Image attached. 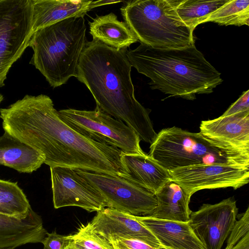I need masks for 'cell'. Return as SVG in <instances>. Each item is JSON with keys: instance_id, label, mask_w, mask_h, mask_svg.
<instances>
[{"instance_id": "obj_21", "label": "cell", "mask_w": 249, "mask_h": 249, "mask_svg": "<svg viewBox=\"0 0 249 249\" xmlns=\"http://www.w3.org/2000/svg\"><path fill=\"white\" fill-rule=\"evenodd\" d=\"M89 27L93 40L115 49H126L139 41L127 24L119 21L113 13L97 16L92 21L89 22Z\"/></svg>"}, {"instance_id": "obj_32", "label": "cell", "mask_w": 249, "mask_h": 249, "mask_svg": "<svg viewBox=\"0 0 249 249\" xmlns=\"http://www.w3.org/2000/svg\"></svg>"}, {"instance_id": "obj_14", "label": "cell", "mask_w": 249, "mask_h": 249, "mask_svg": "<svg viewBox=\"0 0 249 249\" xmlns=\"http://www.w3.org/2000/svg\"><path fill=\"white\" fill-rule=\"evenodd\" d=\"M33 8V33L73 17H84L89 11L103 5L115 4L113 0H31Z\"/></svg>"}, {"instance_id": "obj_27", "label": "cell", "mask_w": 249, "mask_h": 249, "mask_svg": "<svg viewBox=\"0 0 249 249\" xmlns=\"http://www.w3.org/2000/svg\"><path fill=\"white\" fill-rule=\"evenodd\" d=\"M44 249H65L70 243V236L59 234L55 231L47 232L41 242Z\"/></svg>"}, {"instance_id": "obj_17", "label": "cell", "mask_w": 249, "mask_h": 249, "mask_svg": "<svg viewBox=\"0 0 249 249\" xmlns=\"http://www.w3.org/2000/svg\"><path fill=\"white\" fill-rule=\"evenodd\" d=\"M165 249H204L188 222L174 221L149 216H135Z\"/></svg>"}, {"instance_id": "obj_2", "label": "cell", "mask_w": 249, "mask_h": 249, "mask_svg": "<svg viewBox=\"0 0 249 249\" xmlns=\"http://www.w3.org/2000/svg\"><path fill=\"white\" fill-rule=\"evenodd\" d=\"M126 49H117L96 40L87 41L77 68V78L90 91L102 111L132 128L150 144L157 133L148 109L136 99L132 66Z\"/></svg>"}, {"instance_id": "obj_9", "label": "cell", "mask_w": 249, "mask_h": 249, "mask_svg": "<svg viewBox=\"0 0 249 249\" xmlns=\"http://www.w3.org/2000/svg\"><path fill=\"white\" fill-rule=\"evenodd\" d=\"M76 169L104 198L107 207L134 216L152 214L157 206L153 193L124 177Z\"/></svg>"}, {"instance_id": "obj_31", "label": "cell", "mask_w": 249, "mask_h": 249, "mask_svg": "<svg viewBox=\"0 0 249 249\" xmlns=\"http://www.w3.org/2000/svg\"><path fill=\"white\" fill-rule=\"evenodd\" d=\"M65 249H74V248H73L71 245H69Z\"/></svg>"}, {"instance_id": "obj_11", "label": "cell", "mask_w": 249, "mask_h": 249, "mask_svg": "<svg viewBox=\"0 0 249 249\" xmlns=\"http://www.w3.org/2000/svg\"><path fill=\"white\" fill-rule=\"evenodd\" d=\"M233 197L214 204H203L191 212L188 223L204 249H221L228 237L238 213Z\"/></svg>"}, {"instance_id": "obj_8", "label": "cell", "mask_w": 249, "mask_h": 249, "mask_svg": "<svg viewBox=\"0 0 249 249\" xmlns=\"http://www.w3.org/2000/svg\"><path fill=\"white\" fill-rule=\"evenodd\" d=\"M31 0H0V87L33 34Z\"/></svg>"}, {"instance_id": "obj_5", "label": "cell", "mask_w": 249, "mask_h": 249, "mask_svg": "<svg viewBox=\"0 0 249 249\" xmlns=\"http://www.w3.org/2000/svg\"><path fill=\"white\" fill-rule=\"evenodd\" d=\"M148 155L168 171L201 164L249 167V152L240 151L177 126L164 128L150 144Z\"/></svg>"}, {"instance_id": "obj_19", "label": "cell", "mask_w": 249, "mask_h": 249, "mask_svg": "<svg viewBox=\"0 0 249 249\" xmlns=\"http://www.w3.org/2000/svg\"><path fill=\"white\" fill-rule=\"evenodd\" d=\"M44 161L40 152L6 132L0 137V165L20 173H32Z\"/></svg>"}, {"instance_id": "obj_10", "label": "cell", "mask_w": 249, "mask_h": 249, "mask_svg": "<svg viewBox=\"0 0 249 249\" xmlns=\"http://www.w3.org/2000/svg\"><path fill=\"white\" fill-rule=\"evenodd\" d=\"M171 180L191 196L201 190L231 187L236 190L249 182V167L221 164L189 166L168 171Z\"/></svg>"}, {"instance_id": "obj_16", "label": "cell", "mask_w": 249, "mask_h": 249, "mask_svg": "<svg viewBox=\"0 0 249 249\" xmlns=\"http://www.w3.org/2000/svg\"><path fill=\"white\" fill-rule=\"evenodd\" d=\"M47 232L41 216L32 209L24 218L0 214V249L41 243Z\"/></svg>"}, {"instance_id": "obj_12", "label": "cell", "mask_w": 249, "mask_h": 249, "mask_svg": "<svg viewBox=\"0 0 249 249\" xmlns=\"http://www.w3.org/2000/svg\"><path fill=\"white\" fill-rule=\"evenodd\" d=\"M53 206H76L89 212L107 207L102 195L75 168L50 167Z\"/></svg>"}, {"instance_id": "obj_20", "label": "cell", "mask_w": 249, "mask_h": 249, "mask_svg": "<svg viewBox=\"0 0 249 249\" xmlns=\"http://www.w3.org/2000/svg\"><path fill=\"white\" fill-rule=\"evenodd\" d=\"M155 195L157 206L147 216L174 221H189L192 212L189 207L191 196L180 185L170 180Z\"/></svg>"}, {"instance_id": "obj_24", "label": "cell", "mask_w": 249, "mask_h": 249, "mask_svg": "<svg viewBox=\"0 0 249 249\" xmlns=\"http://www.w3.org/2000/svg\"><path fill=\"white\" fill-rule=\"evenodd\" d=\"M213 22L222 25H249V0H229L211 14L203 23Z\"/></svg>"}, {"instance_id": "obj_28", "label": "cell", "mask_w": 249, "mask_h": 249, "mask_svg": "<svg viewBox=\"0 0 249 249\" xmlns=\"http://www.w3.org/2000/svg\"><path fill=\"white\" fill-rule=\"evenodd\" d=\"M249 111V90L244 91L240 97L221 115L229 116Z\"/></svg>"}, {"instance_id": "obj_22", "label": "cell", "mask_w": 249, "mask_h": 249, "mask_svg": "<svg viewBox=\"0 0 249 249\" xmlns=\"http://www.w3.org/2000/svg\"><path fill=\"white\" fill-rule=\"evenodd\" d=\"M31 209L26 196L17 182L0 179V214L24 218Z\"/></svg>"}, {"instance_id": "obj_26", "label": "cell", "mask_w": 249, "mask_h": 249, "mask_svg": "<svg viewBox=\"0 0 249 249\" xmlns=\"http://www.w3.org/2000/svg\"><path fill=\"white\" fill-rule=\"evenodd\" d=\"M107 241L110 243L113 249H165L156 248L133 238L115 237Z\"/></svg>"}, {"instance_id": "obj_15", "label": "cell", "mask_w": 249, "mask_h": 249, "mask_svg": "<svg viewBox=\"0 0 249 249\" xmlns=\"http://www.w3.org/2000/svg\"><path fill=\"white\" fill-rule=\"evenodd\" d=\"M199 129L208 139L249 152V111L202 121Z\"/></svg>"}, {"instance_id": "obj_23", "label": "cell", "mask_w": 249, "mask_h": 249, "mask_svg": "<svg viewBox=\"0 0 249 249\" xmlns=\"http://www.w3.org/2000/svg\"><path fill=\"white\" fill-rule=\"evenodd\" d=\"M229 0H180L177 12L181 20L193 32L196 27Z\"/></svg>"}, {"instance_id": "obj_3", "label": "cell", "mask_w": 249, "mask_h": 249, "mask_svg": "<svg viewBox=\"0 0 249 249\" xmlns=\"http://www.w3.org/2000/svg\"><path fill=\"white\" fill-rule=\"evenodd\" d=\"M137 71L151 80L152 89L194 100L196 94H209L221 84V73L195 45L181 49H158L141 43L126 51Z\"/></svg>"}, {"instance_id": "obj_13", "label": "cell", "mask_w": 249, "mask_h": 249, "mask_svg": "<svg viewBox=\"0 0 249 249\" xmlns=\"http://www.w3.org/2000/svg\"><path fill=\"white\" fill-rule=\"evenodd\" d=\"M92 230L103 238H133L156 248L162 247L154 235L140 223L135 216L106 207L97 212L89 222Z\"/></svg>"}, {"instance_id": "obj_4", "label": "cell", "mask_w": 249, "mask_h": 249, "mask_svg": "<svg viewBox=\"0 0 249 249\" xmlns=\"http://www.w3.org/2000/svg\"><path fill=\"white\" fill-rule=\"evenodd\" d=\"M84 17L67 18L34 32L28 47L34 65L53 88L77 77V68L86 43Z\"/></svg>"}, {"instance_id": "obj_30", "label": "cell", "mask_w": 249, "mask_h": 249, "mask_svg": "<svg viewBox=\"0 0 249 249\" xmlns=\"http://www.w3.org/2000/svg\"><path fill=\"white\" fill-rule=\"evenodd\" d=\"M4 99L3 95L0 93V105Z\"/></svg>"}, {"instance_id": "obj_29", "label": "cell", "mask_w": 249, "mask_h": 249, "mask_svg": "<svg viewBox=\"0 0 249 249\" xmlns=\"http://www.w3.org/2000/svg\"><path fill=\"white\" fill-rule=\"evenodd\" d=\"M230 249H249V234L245 236Z\"/></svg>"}, {"instance_id": "obj_25", "label": "cell", "mask_w": 249, "mask_h": 249, "mask_svg": "<svg viewBox=\"0 0 249 249\" xmlns=\"http://www.w3.org/2000/svg\"><path fill=\"white\" fill-rule=\"evenodd\" d=\"M69 236L70 245L74 249H113L108 241L92 230L89 222L82 224L74 234Z\"/></svg>"}, {"instance_id": "obj_7", "label": "cell", "mask_w": 249, "mask_h": 249, "mask_svg": "<svg viewBox=\"0 0 249 249\" xmlns=\"http://www.w3.org/2000/svg\"><path fill=\"white\" fill-rule=\"evenodd\" d=\"M61 119L72 129L92 140L115 146L122 152L145 154L136 132L123 122L102 111L72 108L58 111Z\"/></svg>"}, {"instance_id": "obj_18", "label": "cell", "mask_w": 249, "mask_h": 249, "mask_svg": "<svg viewBox=\"0 0 249 249\" xmlns=\"http://www.w3.org/2000/svg\"><path fill=\"white\" fill-rule=\"evenodd\" d=\"M125 178L155 194L171 180L169 171L148 155L122 152Z\"/></svg>"}, {"instance_id": "obj_6", "label": "cell", "mask_w": 249, "mask_h": 249, "mask_svg": "<svg viewBox=\"0 0 249 249\" xmlns=\"http://www.w3.org/2000/svg\"><path fill=\"white\" fill-rule=\"evenodd\" d=\"M180 0L123 1L124 22L141 43L158 49H181L195 45L193 32L177 12Z\"/></svg>"}, {"instance_id": "obj_1", "label": "cell", "mask_w": 249, "mask_h": 249, "mask_svg": "<svg viewBox=\"0 0 249 249\" xmlns=\"http://www.w3.org/2000/svg\"><path fill=\"white\" fill-rule=\"evenodd\" d=\"M0 118L4 132L40 152L50 167L127 176L122 152L72 129L61 119L46 95H26L0 108Z\"/></svg>"}]
</instances>
